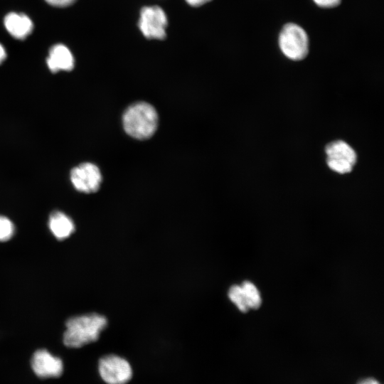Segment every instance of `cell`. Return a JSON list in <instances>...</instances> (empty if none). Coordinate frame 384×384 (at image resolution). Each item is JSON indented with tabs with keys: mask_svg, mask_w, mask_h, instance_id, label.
Returning <instances> with one entry per match:
<instances>
[{
	"mask_svg": "<svg viewBox=\"0 0 384 384\" xmlns=\"http://www.w3.org/2000/svg\"><path fill=\"white\" fill-rule=\"evenodd\" d=\"M46 63L50 70L54 73L59 70L70 71L74 67L72 53L61 44L55 45L50 49Z\"/></svg>",
	"mask_w": 384,
	"mask_h": 384,
	"instance_id": "cell-10",
	"label": "cell"
},
{
	"mask_svg": "<svg viewBox=\"0 0 384 384\" xmlns=\"http://www.w3.org/2000/svg\"><path fill=\"white\" fill-rule=\"evenodd\" d=\"M166 15L157 6L144 7L140 13L139 27L143 35L150 39H163L166 36Z\"/></svg>",
	"mask_w": 384,
	"mask_h": 384,
	"instance_id": "cell-7",
	"label": "cell"
},
{
	"mask_svg": "<svg viewBox=\"0 0 384 384\" xmlns=\"http://www.w3.org/2000/svg\"><path fill=\"white\" fill-rule=\"evenodd\" d=\"M329 167L338 174L352 171L356 162V154L346 142L337 140L328 144L325 148Z\"/></svg>",
	"mask_w": 384,
	"mask_h": 384,
	"instance_id": "cell-5",
	"label": "cell"
},
{
	"mask_svg": "<svg viewBox=\"0 0 384 384\" xmlns=\"http://www.w3.org/2000/svg\"><path fill=\"white\" fill-rule=\"evenodd\" d=\"M4 25L16 38L24 39L33 29L31 20L23 14L9 13L5 16Z\"/></svg>",
	"mask_w": 384,
	"mask_h": 384,
	"instance_id": "cell-11",
	"label": "cell"
},
{
	"mask_svg": "<svg viewBox=\"0 0 384 384\" xmlns=\"http://www.w3.org/2000/svg\"><path fill=\"white\" fill-rule=\"evenodd\" d=\"M65 326L63 344L70 348H78L96 341L107 326V319L97 313H87L69 318Z\"/></svg>",
	"mask_w": 384,
	"mask_h": 384,
	"instance_id": "cell-1",
	"label": "cell"
},
{
	"mask_svg": "<svg viewBox=\"0 0 384 384\" xmlns=\"http://www.w3.org/2000/svg\"><path fill=\"white\" fill-rule=\"evenodd\" d=\"M6 54L4 47L0 44V64L4 60Z\"/></svg>",
	"mask_w": 384,
	"mask_h": 384,
	"instance_id": "cell-19",
	"label": "cell"
},
{
	"mask_svg": "<svg viewBox=\"0 0 384 384\" xmlns=\"http://www.w3.org/2000/svg\"><path fill=\"white\" fill-rule=\"evenodd\" d=\"M15 226L8 217L0 215V242L9 240L14 235Z\"/></svg>",
	"mask_w": 384,
	"mask_h": 384,
	"instance_id": "cell-14",
	"label": "cell"
},
{
	"mask_svg": "<svg viewBox=\"0 0 384 384\" xmlns=\"http://www.w3.org/2000/svg\"><path fill=\"white\" fill-rule=\"evenodd\" d=\"M48 4L55 6H67L72 4L75 0H46Z\"/></svg>",
	"mask_w": 384,
	"mask_h": 384,
	"instance_id": "cell-16",
	"label": "cell"
},
{
	"mask_svg": "<svg viewBox=\"0 0 384 384\" xmlns=\"http://www.w3.org/2000/svg\"><path fill=\"white\" fill-rule=\"evenodd\" d=\"M228 296L240 311L247 312L249 310L241 285H232L228 290Z\"/></svg>",
	"mask_w": 384,
	"mask_h": 384,
	"instance_id": "cell-13",
	"label": "cell"
},
{
	"mask_svg": "<svg viewBox=\"0 0 384 384\" xmlns=\"http://www.w3.org/2000/svg\"><path fill=\"white\" fill-rule=\"evenodd\" d=\"M98 371L102 380L107 384H126L133 375L129 363L114 354L106 355L100 358Z\"/></svg>",
	"mask_w": 384,
	"mask_h": 384,
	"instance_id": "cell-4",
	"label": "cell"
},
{
	"mask_svg": "<svg viewBox=\"0 0 384 384\" xmlns=\"http://www.w3.org/2000/svg\"><path fill=\"white\" fill-rule=\"evenodd\" d=\"M319 6L324 8H332L338 6L341 0H313Z\"/></svg>",
	"mask_w": 384,
	"mask_h": 384,
	"instance_id": "cell-15",
	"label": "cell"
},
{
	"mask_svg": "<svg viewBox=\"0 0 384 384\" xmlns=\"http://www.w3.org/2000/svg\"><path fill=\"white\" fill-rule=\"evenodd\" d=\"M31 367L33 373L41 379L59 378L64 370L62 359L45 348L34 351L31 358Z\"/></svg>",
	"mask_w": 384,
	"mask_h": 384,
	"instance_id": "cell-8",
	"label": "cell"
},
{
	"mask_svg": "<svg viewBox=\"0 0 384 384\" xmlns=\"http://www.w3.org/2000/svg\"><path fill=\"white\" fill-rule=\"evenodd\" d=\"M244 296L249 309H257L261 305L260 294L256 286L249 282L245 281L242 284Z\"/></svg>",
	"mask_w": 384,
	"mask_h": 384,
	"instance_id": "cell-12",
	"label": "cell"
},
{
	"mask_svg": "<svg viewBox=\"0 0 384 384\" xmlns=\"http://www.w3.org/2000/svg\"><path fill=\"white\" fill-rule=\"evenodd\" d=\"M48 225L51 234L58 240L69 238L75 229L72 218L60 210H54L50 214Z\"/></svg>",
	"mask_w": 384,
	"mask_h": 384,
	"instance_id": "cell-9",
	"label": "cell"
},
{
	"mask_svg": "<svg viewBox=\"0 0 384 384\" xmlns=\"http://www.w3.org/2000/svg\"><path fill=\"white\" fill-rule=\"evenodd\" d=\"M279 46L287 58L292 60H301L309 52L307 34L299 25L287 23L279 33Z\"/></svg>",
	"mask_w": 384,
	"mask_h": 384,
	"instance_id": "cell-3",
	"label": "cell"
},
{
	"mask_svg": "<svg viewBox=\"0 0 384 384\" xmlns=\"http://www.w3.org/2000/svg\"><path fill=\"white\" fill-rule=\"evenodd\" d=\"M70 179L78 191L92 193L99 190L102 176L97 166L90 162H84L71 169Z\"/></svg>",
	"mask_w": 384,
	"mask_h": 384,
	"instance_id": "cell-6",
	"label": "cell"
},
{
	"mask_svg": "<svg viewBox=\"0 0 384 384\" xmlns=\"http://www.w3.org/2000/svg\"><path fill=\"white\" fill-rule=\"evenodd\" d=\"M123 127L130 137L137 139L151 137L156 130L158 114L155 108L145 102L130 105L124 112Z\"/></svg>",
	"mask_w": 384,
	"mask_h": 384,
	"instance_id": "cell-2",
	"label": "cell"
},
{
	"mask_svg": "<svg viewBox=\"0 0 384 384\" xmlns=\"http://www.w3.org/2000/svg\"><path fill=\"white\" fill-rule=\"evenodd\" d=\"M357 384H380V383L375 379L369 378H366L359 381Z\"/></svg>",
	"mask_w": 384,
	"mask_h": 384,
	"instance_id": "cell-18",
	"label": "cell"
},
{
	"mask_svg": "<svg viewBox=\"0 0 384 384\" xmlns=\"http://www.w3.org/2000/svg\"><path fill=\"white\" fill-rule=\"evenodd\" d=\"M186 1L191 6H198L204 4L205 3L210 0H186Z\"/></svg>",
	"mask_w": 384,
	"mask_h": 384,
	"instance_id": "cell-17",
	"label": "cell"
}]
</instances>
